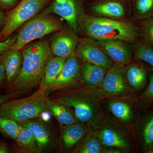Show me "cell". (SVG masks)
<instances>
[{
  "instance_id": "obj_1",
  "label": "cell",
  "mask_w": 153,
  "mask_h": 153,
  "mask_svg": "<svg viewBox=\"0 0 153 153\" xmlns=\"http://www.w3.org/2000/svg\"><path fill=\"white\" fill-rule=\"evenodd\" d=\"M22 50L21 71L17 78L6 87L7 93H16L19 97L39 85L47 62L53 55L49 42L46 40L25 46Z\"/></svg>"
},
{
  "instance_id": "obj_2",
  "label": "cell",
  "mask_w": 153,
  "mask_h": 153,
  "mask_svg": "<svg viewBox=\"0 0 153 153\" xmlns=\"http://www.w3.org/2000/svg\"><path fill=\"white\" fill-rule=\"evenodd\" d=\"M78 33L97 41L119 39L132 44L140 38L137 26L130 21L116 20L81 14Z\"/></svg>"
},
{
  "instance_id": "obj_3",
  "label": "cell",
  "mask_w": 153,
  "mask_h": 153,
  "mask_svg": "<svg viewBox=\"0 0 153 153\" xmlns=\"http://www.w3.org/2000/svg\"><path fill=\"white\" fill-rule=\"evenodd\" d=\"M52 93L49 98L56 100L70 108L80 122L93 125L101 119V96L97 89L82 85Z\"/></svg>"
},
{
  "instance_id": "obj_4",
  "label": "cell",
  "mask_w": 153,
  "mask_h": 153,
  "mask_svg": "<svg viewBox=\"0 0 153 153\" xmlns=\"http://www.w3.org/2000/svg\"><path fill=\"white\" fill-rule=\"evenodd\" d=\"M49 95L47 90H38L27 97L13 99L0 106V116L18 123L40 117L47 111Z\"/></svg>"
},
{
  "instance_id": "obj_5",
  "label": "cell",
  "mask_w": 153,
  "mask_h": 153,
  "mask_svg": "<svg viewBox=\"0 0 153 153\" xmlns=\"http://www.w3.org/2000/svg\"><path fill=\"white\" fill-rule=\"evenodd\" d=\"M51 14L44 11L26 22L10 49L22 50L30 42L61 30L63 27L61 20Z\"/></svg>"
},
{
  "instance_id": "obj_6",
  "label": "cell",
  "mask_w": 153,
  "mask_h": 153,
  "mask_svg": "<svg viewBox=\"0 0 153 153\" xmlns=\"http://www.w3.org/2000/svg\"><path fill=\"white\" fill-rule=\"evenodd\" d=\"M51 1L22 0L6 18L4 27L0 33V41L7 40L15 30L36 16Z\"/></svg>"
},
{
  "instance_id": "obj_7",
  "label": "cell",
  "mask_w": 153,
  "mask_h": 153,
  "mask_svg": "<svg viewBox=\"0 0 153 153\" xmlns=\"http://www.w3.org/2000/svg\"><path fill=\"white\" fill-rule=\"evenodd\" d=\"M83 7L85 13L95 16L131 22V0H92Z\"/></svg>"
},
{
  "instance_id": "obj_8",
  "label": "cell",
  "mask_w": 153,
  "mask_h": 153,
  "mask_svg": "<svg viewBox=\"0 0 153 153\" xmlns=\"http://www.w3.org/2000/svg\"><path fill=\"white\" fill-rule=\"evenodd\" d=\"M74 55L81 61L102 66L109 69L114 63L108 56L98 41L83 36L80 38Z\"/></svg>"
},
{
  "instance_id": "obj_9",
  "label": "cell",
  "mask_w": 153,
  "mask_h": 153,
  "mask_svg": "<svg viewBox=\"0 0 153 153\" xmlns=\"http://www.w3.org/2000/svg\"><path fill=\"white\" fill-rule=\"evenodd\" d=\"M81 63L82 61L75 55L66 58L62 71L47 89L49 95L57 91L83 85L80 72Z\"/></svg>"
},
{
  "instance_id": "obj_10",
  "label": "cell",
  "mask_w": 153,
  "mask_h": 153,
  "mask_svg": "<svg viewBox=\"0 0 153 153\" xmlns=\"http://www.w3.org/2000/svg\"><path fill=\"white\" fill-rule=\"evenodd\" d=\"M97 90L101 97L123 96L132 91L124 76L122 66L116 63L107 71L101 85Z\"/></svg>"
},
{
  "instance_id": "obj_11",
  "label": "cell",
  "mask_w": 153,
  "mask_h": 153,
  "mask_svg": "<svg viewBox=\"0 0 153 153\" xmlns=\"http://www.w3.org/2000/svg\"><path fill=\"white\" fill-rule=\"evenodd\" d=\"M45 11L62 18L69 28L78 33L79 16L84 11L81 0H53Z\"/></svg>"
},
{
  "instance_id": "obj_12",
  "label": "cell",
  "mask_w": 153,
  "mask_h": 153,
  "mask_svg": "<svg viewBox=\"0 0 153 153\" xmlns=\"http://www.w3.org/2000/svg\"><path fill=\"white\" fill-rule=\"evenodd\" d=\"M97 41L114 63L124 66L133 60L134 44L119 39Z\"/></svg>"
},
{
  "instance_id": "obj_13",
  "label": "cell",
  "mask_w": 153,
  "mask_h": 153,
  "mask_svg": "<svg viewBox=\"0 0 153 153\" xmlns=\"http://www.w3.org/2000/svg\"><path fill=\"white\" fill-rule=\"evenodd\" d=\"M122 71L127 83L136 92H140L145 88L149 74L153 71L147 64L135 59L128 64L122 66Z\"/></svg>"
},
{
  "instance_id": "obj_14",
  "label": "cell",
  "mask_w": 153,
  "mask_h": 153,
  "mask_svg": "<svg viewBox=\"0 0 153 153\" xmlns=\"http://www.w3.org/2000/svg\"><path fill=\"white\" fill-rule=\"evenodd\" d=\"M80 38L71 28L60 31L53 37L50 44L52 55L66 58L74 55Z\"/></svg>"
},
{
  "instance_id": "obj_15",
  "label": "cell",
  "mask_w": 153,
  "mask_h": 153,
  "mask_svg": "<svg viewBox=\"0 0 153 153\" xmlns=\"http://www.w3.org/2000/svg\"><path fill=\"white\" fill-rule=\"evenodd\" d=\"M94 133L98 137L103 147H115L127 152L131 146L126 139L114 128L108 126H100Z\"/></svg>"
},
{
  "instance_id": "obj_16",
  "label": "cell",
  "mask_w": 153,
  "mask_h": 153,
  "mask_svg": "<svg viewBox=\"0 0 153 153\" xmlns=\"http://www.w3.org/2000/svg\"><path fill=\"white\" fill-rule=\"evenodd\" d=\"M108 70V69L102 66L82 61L80 72L83 85L98 89L101 86Z\"/></svg>"
},
{
  "instance_id": "obj_17",
  "label": "cell",
  "mask_w": 153,
  "mask_h": 153,
  "mask_svg": "<svg viewBox=\"0 0 153 153\" xmlns=\"http://www.w3.org/2000/svg\"><path fill=\"white\" fill-rule=\"evenodd\" d=\"M22 61V52L16 49H10L0 57V63L4 65L5 70L6 85L13 82L19 75Z\"/></svg>"
},
{
  "instance_id": "obj_18",
  "label": "cell",
  "mask_w": 153,
  "mask_h": 153,
  "mask_svg": "<svg viewBox=\"0 0 153 153\" xmlns=\"http://www.w3.org/2000/svg\"><path fill=\"white\" fill-rule=\"evenodd\" d=\"M138 134L144 153L153 152V111H149L142 117L138 124Z\"/></svg>"
},
{
  "instance_id": "obj_19",
  "label": "cell",
  "mask_w": 153,
  "mask_h": 153,
  "mask_svg": "<svg viewBox=\"0 0 153 153\" xmlns=\"http://www.w3.org/2000/svg\"><path fill=\"white\" fill-rule=\"evenodd\" d=\"M87 125L78 122L63 126L61 140L64 149H71L85 137L88 131Z\"/></svg>"
},
{
  "instance_id": "obj_20",
  "label": "cell",
  "mask_w": 153,
  "mask_h": 153,
  "mask_svg": "<svg viewBox=\"0 0 153 153\" xmlns=\"http://www.w3.org/2000/svg\"><path fill=\"white\" fill-rule=\"evenodd\" d=\"M47 111L56 119L62 126L79 122L70 108L56 100L49 98Z\"/></svg>"
},
{
  "instance_id": "obj_21",
  "label": "cell",
  "mask_w": 153,
  "mask_h": 153,
  "mask_svg": "<svg viewBox=\"0 0 153 153\" xmlns=\"http://www.w3.org/2000/svg\"><path fill=\"white\" fill-rule=\"evenodd\" d=\"M131 22L137 26L153 16V0H131Z\"/></svg>"
},
{
  "instance_id": "obj_22",
  "label": "cell",
  "mask_w": 153,
  "mask_h": 153,
  "mask_svg": "<svg viewBox=\"0 0 153 153\" xmlns=\"http://www.w3.org/2000/svg\"><path fill=\"white\" fill-rule=\"evenodd\" d=\"M66 59L62 57H51L45 67L44 76L39 85V88L47 90L57 79L63 69Z\"/></svg>"
},
{
  "instance_id": "obj_23",
  "label": "cell",
  "mask_w": 153,
  "mask_h": 153,
  "mask_svg": "<svg viewBox=\"0 0 153 153\" xmlns=\"http://www.w3.org/2000/svg\"><path fill=\"white\" fill-rule=\"evenodd\" d=\"M110 111L122 123L128 124L134 118L133 107L127 101L120 99L112 100L108 102Z\"/></svg>"
},
{
  "instance_id": "obj_24",
  "label": "cell",
  "mask_w": 153,
  "mask_h": 153,
  "mask_svg": "<svg viewBox=\"0 0 153 153\" xmlns=\"http://www.w3.org/2000/svg\"><path fill=\"white\" fill-rule=\"evenodd\" d=\"M30 130L35 137L40 152L47 148L50 142V135L47 127L41 122L31 120L18 123Z\"/></svg>"
},
{
  "instance_id": "obj_25",
  "label": "cell",
  "mask_w": 153,
  "mask_h": 153,
  "mask_svg": "<svg viewBox=\"0 0 153 153\" xmlns=\"http://www.w3.org/2000/svg\"><path fill=\"white\" fill-rule=\"evenodd\" d=\"M15 141L19 147L25 152L29 153L40 152L38 143L33 134L30 130L23 126L21 125L20 131Z\"/></svg>"
},
{
  "instance_id": "obj_26",
  "label": "cell",
  "mask_w": 153,
  "mask_h": 153,
  "mask_svg": "<svg viewBox=\"0 0 153 153\" xmlns=\"http://www.w3.org/2000/svg\"><path fill=\"white\" fill-rule=\"evenodd\" d=\"M134 59L140 60L147 64L153 71V46L141 37L134 44Z\"/></svg>"
},
{
  "instance_id": "obj_27",
  "label": "cell",
  "mask_w": 153,
  "mask_h": 153,
  "mask_svg": "<svg viewBox=\"0 0 153 153\" xmlns=\"http://www.w3.org/2000/svg\"><path fill=\"white\" fill-rule=\"evenodd\" d=\"M83 139L82 142L76 148L74 153H101L103 146L98 137L94 133L90 131Z\"/></svg>"
},
{
  "instance_id": "obj_28",
  "label": "cell",
  "mask_w": 153,
  "mask_h": 153,
  "mask_svg": "<svg viewBox=\"0 0 153 153\" xmlns=\"http://www.w3.org/2000/svg\"><path fill=\"white\" fill-rule=\"evenodd\" d=\"M147 86L142 94L137 99V104L142 109L153 111V71L150 74Z\"/></svg>"
},
{
  "instance_id": "obj_29",
  "label": "cell",
  "mask_w": 153,
  "mask_h": 153,
  "mask_svg": "<svg viewBox=\"0 0 153 153\" xmlns=\"http://www.w3.org/2000/svg\"><path fill=\"white\" fill-rule=\"evenodd\" d=\"M21 127L17 122L0 116V132L7 137L15 140Z\"/></svg>"
},
{
  "instance_id": "obj_30",
  "label": "cell",
  "mask_w": 153,
  "mask_h": 153,
  "mask_svg": "<svg viewBox=\"0 0 153 153\" xmlns=\"http://www.w3.org/2000/svg\"><path fill=\"white\" fill-rule=\"evenodd\" d=\"M137 27L140 37L148 41L153 47V16Z\"/></svg>"
},
{
  "instance_id": "obj_31",
  "label": "cell",
  "mask_w": 153,
  "mask_h": 153,
  "mask_svg": "<svg viewBox=\"0 0 153 153\" xmlns=\"http://www.w3.org/2000/svg\"><path fill=\"white\" fill-rule=\"evenodd\" d=\"M16 39V36H12L4 41H0V57L9 50L13 45Z\"/></svg>"
},
{
  "instance_id": "obj_32",
  "label": "cell",
  "mask_w": 153,
  "mask_h": 153,
  "mask_svg": "<svg viewBox=\"0 0 153 153\" xmlns=\"http://www.w3.org/2000/svg\"><path fill=\"white\" fill-rule=\"evenodd\" d=\"M6 75L5 67L2 63H0V90L3 88L6 87Z\"/></svg>"
},
{
  "instance_id": "obj_33",
  "label": "cell",
  "mask_w": 153,
  "mask_h": 153,
  "mask_svg": "<svg viewBox=\"0 0 153 153\" xmlns=\"http://www.w3.org/2000/svg\"><path fill=\"white\" fill-rule=\"evenodd\" d=\"M19 0H0V7L8 10L13 7L18 3Z\"/></svg>"
},
{
  "instance_id": "obj_34",
  "label": "cell",
  "mask_w": 153,
  "mask_h": 153,
  "mask_svg": "<svg viewBox=\"0 0 153 153\" xmlns=\"http://www.w3.org/2000/svg\"><path fill=\"white\" fill-rule=\"evenodd\" d=\"M19 97V96L14 93H7L5 94H0V106L2 104H3L5 102Z\"/></svg>"
},
{
  "instance_id": "obj_35",
  "label": "cell",
  "mask_w": 153,
  "mask_h": 153,
  "mask_svg": "<svg viewBox=\"0 0 153 153\" xmlns=\"http://www.w3.org/2000/svg\"><path fill=\"white\" fill-rule=\"evenodd\" d=\"M126 151L122 149L115 147H104L102 150V153H122Z\"/></svg>"
},
{
  "instance_id": "obj_36",
  "label": "cell",
  "mask_w": 153,
  "mask_h": 153,
  "mask_svg": "<svg viewBox=\"0 0 153 153\" xmlns=\"http://www.w3.org/2000/svg\"><path fill=\"white\" fill-rule=\"evenodd\" d=\"M10 149L5 143L0 141V153H10Z\"/></svg>"
},
{
  "instance_id": "obj_37",
  "label": "cell",
  "mask_w": 153,
  "mask_h": 153,
  "mask_svg": "<svg viewBox=\"0 0 153 153\" xmlns=\"http://www.w3.org/2000/svg\"><path fill=\"white\" fill-rule=\"evenodd\" d=\"M6 19V18L5 17L4 13L0 10V25H2V24H4V25Z\"/></svg>"
},
{
  "instance_id": "obj_38",
  "label": "cell",
  "mask_w": 153,
  "mask_h": 153,
  "mask_svg": "<svg viewBox=\"0 0 153 153\" xmlns=\"http://www.w3.org/2000/svg\"><path fill=\"white\" fill-rule=\"evenodd\" d=\"M82 1V3L84 4V3L86 2L89 1H92V0H81Z\"/></svg>"
},
{
  "instance_id": "obj_39",
  "label": "cell",
  "mask_w": 153,
  "mask_h": 153,
  "mask_svg": "<svg viewBox=\"0 0 153 153\" xmlns=\"http://www.w3.org/2000/svg\"><path fill=\"white\" fill-rule=\"evenodd\" d=\"M152 153H153V152H152Z\"/></svg>"
},
{
  "instance_id": "obj_40",
  "label": "cell",
  "mask_w": 153,
  "mask_h": 153,
  "mask_svg": "<svg viewBox=\"0 0 153 153\" xmlns=\"http://www.w3.org/2000/svg\"></svg>"
}]
</instances>
